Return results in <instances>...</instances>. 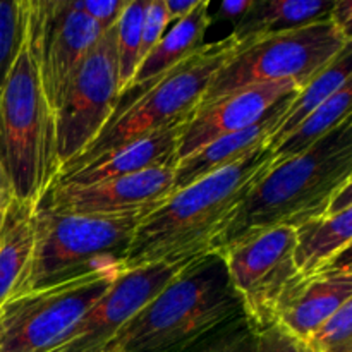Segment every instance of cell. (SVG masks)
<instances>
[{
  "mask_svg": "<svg viewBox=\"0 0 352 352\" xmlns=\"http://www.w3.org/2000/svg\"><path fill=\"white\" fill-rule=\"evenodd\" d=\"M352 175V120H344L329 136L299 157L272 165L229 213L210 243L208 253L278 226L298 227L330 208Z\"/></svg>",
  "mask_w": 352,
  "mask_h": 352,
  "instance_id": "obj_1",
  "label": "cell"
},
{
  "mask_svg": "<svg viewBox=\"0 0 352 352\" xmlns=\"http://www.w3.org/2000/svg\"><path fill=\"white\" fill-rule=\"evenodd\" d=\"M270 168L272 150L263 146L172 192L134 230L129 246L120 256L124 270L210 254V243L223 220Z\"/></svg>",
  "mask_w": 352,
  "mask_h": 352,
  "instance_id": "obj_2",
  "label": "cell"
},
{
  "mask_svg": "<svg viewBox=\"0 0 352 352\" xmlns=\"http://www.w3.org/2000/svg\"><path fill=\"white\" fill-rule=\"evenodd\" d=\"M241 315L226 265L195 258L140 309L102 352H184Z\"/></svg>",
  "mask_w": 352,
  "mask_h": 352,
  "instance_id": "obj_3",
  "label": "cell"
},
{
  "mask_svg": "<svg viewBox=\"0 0 352 352\" xmlns=\"http://www.w3.org/2000/svg\"><path fill=\"white\" fill-rule=\"evenodd\" d=\"M0 164L14 198L36 206L60 172L55 112L28 40L0 91Z\"/></svg>",
  "mask_w": 352,
  "mask_h": 352,
  "instance_id": "obj_4",
  "label": "cell"
},
{
  "mask_svg": "<svg viewBox=\"0 0 352 352\" xmlns=\"http://www.w3.org/2000/svg\"><path fill=\"white\" fill-rule=\"evenodd\" d=\"M243 41L234 34L203 43L195 54L141 89L136 98L119 107L95 141L65 167L57 179L102 160L112 151L192 116L217 72L227 64ZM55 179V181H57Z\"/></svg>",
  "mask_w": 352,
  "mask_h": 352,
  "instance_id": "obj_5",
  "label": "cell"
},
{
  "mask_svg": "<svg viewBox=\"0 0 352 352\" xmlns=\"http://www.w3.org/2000/svg\"><path fill=\"white\" fill-rule=\"evenodd\" d=\"M153 210L157 208L74 215L38 205L26 292L78 277L109 260H120L134 230Z\"/></svg>",
  "mask_w": 352,
  "mask_h": 352,
  "instance_id": "obj_6",
  "label": "cell"
},
{
  "mask_svg": "<svg viewBox=\"0 0 352 352\" xmlns=\"http://www.w3.org/2000/svg\"><path fill=\"white\" fill-rule=\"evenodd\" d=\"M351 43L352 38L329 16L306 26L243 41L217 72L199 107L258 82L294 79L305 86Z\"/></svg>",
  "mask_w": 352,
  "mask_h": 352,
  "instance_id": "obj_7",
  "label": "cell"
},
{
  "mask_svg": "<svg viewBox=\"0 0 352 352\" xmlns=\"http://www.w3.org/2000/svg\"><path fill=\"white\" fill-rule=\"evenodd\" d=\"M122 272L120 260H109L78 277L10 299L0 308V352H52Z\"/></svg>",
  "mask_w": 352,
  "mask_h": 352,
  "instance_id": "obj_8",
  "label": "cell"
},
{
  "mask_svg": "<svg viewBox=\"0 0 352 352\" xmlns=\"http://www.w3.org/2000/svg\"><path fill=\"white\" fill-rule=\"evenodd\" d=\"M294 243V227L278 226L217 254L226 265L241 315L253 332L275 323L278 305L299 278Z\"/></svg>",
  "mask_w": 352,
  "mask_h": 352,
  "instance_id": "obj_9",
  "label": "cell"
},
{
  "mask_svg": "<svg viewBox=\"0 0 352 352\" xmlns=\"http://www.w3.org/2000/svg\"><path fill=\"white\" fill-rule=\"evenodd\" d=\"M120 100L117 67V24L103 31L69 85L57 112L58 165L85 153L116 113Z\"/></svg>",
  "mask_w": 352,
  "mask_h": 352,
  "instance_id": "obj_10",
  "label": "cell"
},
{
  "mask_svg": "<svg viewBox=\"0 0 352 352\" xmlns=\"http://www.w3.org/2000/svg\"><path fill=\"white\" fill-rule=\"evenodd\" d=\"M102 33L91 17L72 9L71 0H28L26 40L54 112Z\"/></svg>",
  "mask_w": 352,
  "mask_h": 352,
  "instance_id": "obj_11",
  "label": "cell"
},
{
  "mask_svg": "<svg viewBox=\"0 0 352 352\" xmlns=\"http://www.w3.org/2000/svg\"><path fill=\"white\" fill-rule=\"evenodd\" d=\"M195 258L160 261L124 270L107 294L52 352H102L117 332L155 296L160 294L165 285L174 280Z\"/></svg>",
  "mask_w": 352,
  "mask_h": 352,
  "instance_id": "obj_12",
  "label": "cell"
},
{
  "mask_svg": "<svg viewBox=\"0 0 352 352\" xmlns=\"http://www.w3.org/2000/svg\"><path fill=\"white\" fill-rule=\"evenodd\" d=\"M174 167H157L86 186H57L48 191L45 208L55 213L96 215L158 208L174 192Z\"/></svg>",
  "mask_w": 352,
  "mask_h": 352,
  "instance_id": "obj_13",
  "label": "cell"
},
{
  "mask_svg": "<svg viewBox=\"0 0 352 352\" xmlns=\"http://www.w3.org/2000/svg\"><path fill=\"white\" fill-rule=\"evenodd\" d=\"M294 79L258 82L236 89L205 107H198L186 122L177 148V162L195 153L210 141L237 133L263 119L265 113L285 96L301 89Z\"/></svg>",
  "mask_w": 352,
  "mask_h": 352,
  "instance_id": "obj_14",
  "label": "cell"
},
{
  "mask_svg": "<svg viewBox=\"0 0 352 352\" xmlns=\"http://www.w3.org/2000/svg\"><path fill=\"white\" fill-rule=\"evenodd\" d=\"M347 301H352L349 253L318 274L299 277L278 305L275 323L302 342Z\"/></svg>",
  "mask_w": 352,
  "mask_h": 352,
  "instance_id": "obj_15",
  "label": "cell"
},
{
  "mask_svg": "<svg viewBox=\"0 0 352 352\" xmlns=\"http://www.w3.org/2000/svg\"><path fill=\"white\" fill-rule=\"evenodd\" d=\"M189 119V117H188ZM188 119L140 138L119 150L112 151L102 160L78 168L55 181L57 186H86L109 179L124 177L157 167H174L177 164V148Z\"/></svg>",
  "mask_w": 352,
  "mask_h": 352,
  "instance_id": "obj_16",
  "label": "cell"
},
{
  "mask_svg": "<svg viewBox=\"0 0 352 352\" xmlns=\"http://www.w3.org/2000/svg\"><path fill=\"white\" fill-rule=\"evenodd\" d=\"M351 186H346L327 212L294 227V265L299 277L318 274L351 251Z\"/></svg>",
  "mask_w": 352,
  "mask_h": 352,
  "instance_id": "obj_17",
  "label": "cell"
},
{
  "mask_svg": "<svg viewBox=\"0 0 352 352\" xmlns=\"http://www.w3.org/2000/svg\"><path fill=\"white\" fill-rule=\"evenodd\" d=\"M291 96H285L277 105L272 107L265 113L263 119H260L253 126L217 138V140L210 141L208 144L196 150L195 153L179 160L175 164L174 192L181 191V189L198 182L199 179L215 174V172L236 164L246 155L267 146V141L280 126V120L284 117L285 107H287Z\"/></svg>",
  "mask_w": 352,
  "mask_h": 352,
  "instance_id": "obj_18",
  "label": "cell"
},
{
  "mask_svg": "<svg viewBox=\"0 0 352 352\" xmlns=\"http://www.w3.org/2000/svg\"><path fill=\"white\" fill-rule=\"evenodd\" d=\"M36 205L12 198L0 222V308L26 292L34 253Z\"/></svg>",
  "mask_w": 352,
  "mask_h": 352,
  "instance_id": "obj_19",
  "label": "cell"
},
{
  "mask_svg": "<svg viewBox=\"0 0 352 352\" xmlns=\"http://www.w3.org/2000/svg\"><path fill=\"white\" fill-rule=\"evenodd\" d=\"M208 7V0H199L198 7L191 14L174 23V28H170V31L158 41L157 47L141 60L126 93L134 91L138 95L141 89L157 81L162 74L170 71L174 65L203 47V38L212 24Z\"/></svg>",
  "mask_w": 352,
  "mask_h": 352,
  "instance_id": "obj_20",
  "label": "cell"
},
{
  "mask_svg": "<svg viewBox=\"0 0 352 352\" xmlns=\"http://www.w3.org/2000/svg\"><path fill=\"white\" fill-rule=\"evenodd\" d=\"M352 74V43L344 48L325 69L313 76L301 89L289 98L285 107L284 117L280 126L277 127L270 140L267 141V148H277L302 120L311 116L316 109L323 105L332 95H336L344 85L351 81Z\"/></svg>",
  "mask_w": 352,
  "mask_h": 352,
  "instance_id": "obj_21",
  "label": "cell"
},
{
  "mask_svg": "<svg viewBox=\"0 0 352 352\" xmlns=\"http://www.w3.org/2000/svg\"><path fill=\"white\" fill-rule=\"evenodd\" d=\"M332 0H254L237 21L234 36L239 41L282 33L329 16Z\"/></svg>",
  "mask_w": 352,
  "mask_h": 352,
  "instance_id": "obj_22",
  "label": "cell"
},
{
  "mask_svg": "<svg viewBox=\"0 0 352 352\" xmlns=\"http://www.w3.org/2000/svg\"><path fill=\"white\" fill-rule=\"evenodd\" d=\"M352 85H344L336 95L330 96L320 109L306 117L277 148L272 150V165L284 164L291 158L299 157L318 141L329 136L336 127L351 117Z\"/></svg>",
  "mask_w": 352,
  "mask_h": 352,
  "instance_id": "obj_23",
  "label": "cell"
},
{
  "mask_svg": "<svg viewBox=\"0 0 352 352\" xmlns=\"http://www.w3.org/2000/svg\"><path fill=\"white\" fill-rule=\"evenodd\" d=\"M150 0H129L117 21V67H119L120 96L129 89L131 81L140 67L141 30L144 10Z\"/></svg>",
  "mask_w": 352,
  "mask_h": 352,
  "instance_id": "obj_24",
  "label": "cell"
},
{
  "mask_svg": "<svg viewBox=\"0 0 352 352\" xmlns=\"http://www.w3.org/2000/svg\"><path fill=\"white\" fill-rule=\"evenodd\" d=\"M28 0H0V91L26 40Z\"/></svg>",
  "mask_w": 352,
  "mask_h": 352,
  "instance_id": "obj_25",
  "label": "cell"
},
{
  "mask_svg": "<svg viewBox=\"0 0 352 352\" xmlns=\"http://www.w3.org/2000/svg\"><path fill=\"white\" fill-rule=\"evenodd\" d=\"M301 344L313 352H352V301L340 306Z\"/></svg>",
  "mask_w": 352,
  "mask_h": 352,
  "instance_id": "obj_26",
  "label": "cell"
},
{
  "mask_svg": "<svg viewBox=\"0 0 352 352\" xmlns=\"http://www.w3.org/2000/svg\"><path fill=\"white\" fill-rule=\"evenodd\" d=\"M253 330L243 316H237L184 352H253Z\"/></svg>",
  "mask_w": 352,
  "mask_h": 352,
  "instance_id": "obj_27",
  "label": "cell"
},
{
  "mask_svg": "<svg viewBox=\"0 0 352 352\" xmlns=\"http://www.w3.org/2000/svg\"><path fill=\"white\" fill-rule=\"evenodd\" d=\"M168 24H170V21H168L167 9H165V0H150L146 10H144L143 30H141V60L164 38V33Z\"/></svg>",
  "mask_w": 352,
  "mask_h": 352,
  "instance_id": "obj_28",
  "label": "cell"
},
{
  "mask_svg": "<svg viewBox=\"0 0 352 352\" xmlns=\"http://www.w3.org/2000/svg\"><path fill=\"white\" fill-rule=\"evenodd\" d=\"M127 3H129V0H103V2H96V0H71L72 9L91 17L103 31L116 26L120 14L127 7Z\"/></svg>",
  "mask_w": 352,
  "mask_h": 352,
  "instance_id": "obj_29",
  "label": "cell"
},
{
  "mask_svg": "<svg viewBox=\"0 0 352 352\" xmlns=\"http://www.w3.org/2000/svg\"><path fill=\"white\" fill-rule=\"evenodd\" d=\"M253 352H299L298 340L289 336L277 323L253 332Z\"/></svg>",
  "mask_w": 352,
  "mask_h": 352,
  "instance_id": "obj_30",
  "label": "cell"
},
{
  "mask_svg": "<svg viewBox=\"0 0 352 352\" xmlns=\"http://www.w3.org/2000/svg\"><path fill=\"white\" fill-rule=\"evenodd\" d=\"M329 19L339 28L340 31L352 38L351 26H352V2L351 0H340V2H333L329 10Z\"/></svg>",
  "mask_w": 352,
  "mask_h": 352,
  "instance_id": "obj_31",
  "label": "cell"
},
{
  "mask_svg": "<svg viewBox=\"0 0 352 352\" xmlns=\"http://www.w3.org/2000/svg\"><path fill=\"white\" fill-rule=\"evenodd\" d=\"M199 0H165V9H167L168 21L177 23L182 17L191 14L198 7Z\"/></svg>",
  "mask_w": 352,
  "mask_h": 352,
  "instance_id": "obj_32",
  "label": "cell"
},
{
  "mask_svg": "<svg viewBox=\"0 0 352 352\" xmlns=\"http://www.w3.org/2000/svg\"><path fill=\"white\" fill-rule=\"evenodd\" d=\"M254 0H226L220 6V16L222 17H243L248 10L253 7Z\"/></svg>",
  "mask_w": 352,
  "mask_h": 352,
  "instance_id": "obj_33",
  "label": "cell"
},
{
  "mask_svg": "<svg viewBox=\"0 0 352 352\" xmlns=\"http://www.w3.org/2000/svg\"><path fill=\"white\" fill-rule=\"evenodd\" d=\"M12 198L14 196H12V191H10L9 181H7L6 172H3L2 164H0V220H2L3 212H6L7 205H9Z\"/></svg>",
  "mask_w": 352,
  "mask_h": 352,
  "instance_id": "obj_34",
  "label": "cell"
},
{
  "mask_svg": "<svg viewBox=\"0 0 352 352\" xmlns=\"http://www.w3.org/2000/svg\"><path fill=\"white\" fill-rule=\"evenodd\" d=\"M299 352H313V351H311V349H308V347L302 346V344L299 342Z\"/></svg>",
  "mask_w": 352,
  "mask_h": 352,
  "instance_id": "obj_35",
  "label": "cell"
},
{
  "mask_svg": "<svg viewBox=\"0 0 352 352\" xmlns=\"http://www.w3.org/2000/svg\"><path fill=\"white\" fill-rule=\"evenodd\" d=\"M0 222H2V220H0Z\"/></svg>",
  "mask_w": 352,
  "mask_h": 352,
  "instance_id": "obj_36",
  "label": "cell"
}]
</instances>
